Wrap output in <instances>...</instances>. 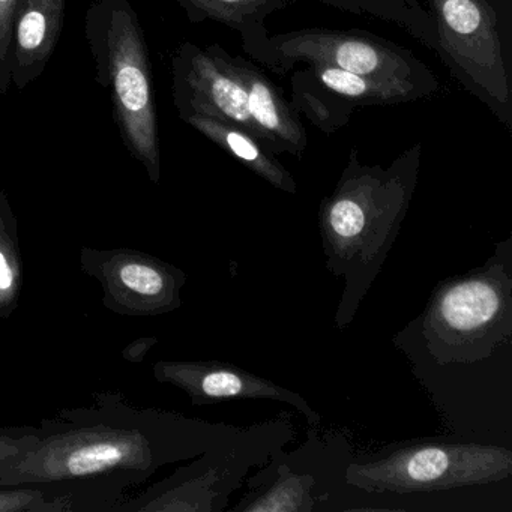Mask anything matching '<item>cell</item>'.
Returning a JSON list of instances; mask_svg holds the SVG:
<instances>
[{"label":"cell","instance_id":"cell-23","mask_svg":"<svg viewBox=\"0 0 512 512\" xmlns=\"http://www.w3.org/2000/svg\"><path fill=\"white\" fill-rule=\"evenodd\" d=\"M38 427H4L0 428V461L16 457L28 451L37 440Z\"/></svg>","mask_w":512,"mask_h":512},{"label":"cell","instance_id":"cell-12","mask_svg":"<svg viewBox=\"0 0 512 512\" xmlns=\"http://www.w3.org/2000/svg\"><path fill=\"white\" fill-rule=\"evenodd\" d=\"M217 50L224 64L244 86L251 119L266 148L275 155L302 157L308 146L307 131L290 101L284 100L280 89L253 62L230 55L218 44Z\"/></svg>","mask_w":512,"mask_h":512},{"label":"cell","instance_id":"cell-22","mask_svg":"<svg viewBox=\"0 0 512 512\" xmlns=\"http://www.w3.org/2000/svg\"><path fill=\"white\" fill-rule=\"evenodd\" d=\"M17 0H0V95L11 88V40Z\"/></svg>","mask_w":512,"mask_h":512},{"label":"cell","instance_id":"cell-6","mask_svg":"<svg viewBox=\"0 0 512 512\" xmlns=\"http://www.w3.org/2000/svg\"><path fill=\"white\" fill-rule=\"evenodd\" d=\"M290 424L268 422L238 430L179 467L172 476L157 482L133 499L122 500L115 512H217L226 506L230 493L239 487L254 464L266 460L275 446L287 442Z\"/></svg>","mask_w":512,"mask_h":512},{"label":"cell","instance_id":"cell-15","mask_svg":"<svg viewBox=\"0 0 512 512\" xmlns=\"http://www.w3.org/2000/svg\"><path fill=\"white\" fill-rule=\"evenodd\" d=\"M191 23L206 20L238 32L248 55L268 38L266 19L283 10L287 0H176Z\"/></svg>","mask_w":512,"mask_h":512},{"label":"cell","instance_id":"cell-1","mask_svg":"<svg viewBox=\"0 0 512 512\" xmlns=\"http://www.w3.org/2000/svg\"><path fill=\"white\" fill-rule=\"evenodd\" d=\"M28 451L0 461V487L40 485L80 491L106 512L161 467L197 458L238 428L158 409H140L122 392H97L88 406L41 419Z\"/></svg>","mask_w":512,"mask_h":512},{"label":"cell","instance_id":"cell-2","mask_svg":"<svg viewBox=\"0 0 512 512\" xmlns=\"http://www.w3.org/2000/svg\"><path fill=\"white\" fill-rule=\"evenodd\" d=\"M421 155L422 143H415L388 167L367 166L352 148L334 191L320 205L326 268L344 280L334 316L340 331L355 320L400 233L418 184Z\"/></svg>","mask_w":512,"mask_h":512},{"label":"cell","instance_id":"cell-13","mask_svg":"<svg viewBox=\"0 0 512 512\" xmlns=\"http://www.w3.org/2000/svg\"><path fill=\"white\" fill-rule=\"evenodd\" d=\"M67 0H17L11 40V86L43 76L64 31Z\"/></svg>","mask_w":512,"mask_h":512},{"label":"cell","instance_id":"cell-18","mask_svg":"<svg viewBox=\"0 0 512 512\" xmlns=\"http://www.w3.org/2000/svg\"><path fill=\"white\" fill-rule=\"evenodd\" d=\"M23 281L19 224L7 193L0 190V319L10 320L16 313Z\"/></svg>","mask_w":512,"mask_h":512},{"label":"cell","instance_id":"cell-3","mask_svg":"<svg viewBox=\"0 0 512 512\" xmlns=\"http://www.w3.org/2000/svg\"><path fill=\"white\" fill-rule=\"evenodd\" d=\"M85 38L119 136L152 184L161 181L160 131L148 41L130 0H94Z\"/></svg>","mask_w":512,"mask_h":512},{"label":"cell","instance_id":"cell-17","mask_svg":"<svg viewBox=\"0 0 512 512\" xmlns=\"http://www.w3.org/2000/svg\"><path fill=\"white\" fill-rule=\"evenodd\" d=\"M319 4L337 8L356 16L374 17L394 23L409 32L424 46L436 52V29L430 11L419 0H316Z\"/></svg>","mask_w":512,"mask_h":512},{"label":"cell","instance_id":"cell-7","mask_svg":"<svg viewBox=\"0 0 512 512\" xmlns=\"http://www.w3.org/2000/svg\"><path fill=\"white\" fill-rule=\"evenodd\" d=\"M512 475V452L475 442L412 443L350 464L347 484L368 493H430L485 485Z\"/></svg>","mask_w":512,"mask_h":512},{"label":"cell","instance_id":"cell-19","mask_svg":"<svg viewBox=\"0 0 512 512\" xmlns=\"http://www.w3.org/2000/svg\"><path fill=\"white\" fill-rule=\"evenodd\" d=\"M316 479L299 475L287 464L277 469L272 484L262 493L245 497L233 511L241 512H311L316 506L313 487Z\"/></svg>","mask_w":512,"mask_h":512},{"label":"cell","instance_id":"cell-21","mask_svg":"<svg viewBox=\"0 0 512 512\" xmlns=\"http://www.w3.org/2000/svg\"><path fill=\"white\" fill-rule=\"evenodd\" d=\"M290 104L298 115L307 116L314 127L328 136L347 125L353 113L338 100L337 95L314 82L307 70L293 74Z\"/></svg>","mask_w":512,"mask_h":512},{"label":"cell","instance_id":"cell-5","mask_svg":"<svg viewBox=\"0 0 512 512\" xmlns=\"http://www.w3.org/2000/svg\"><path fill=\"white\" fill-rule=\"evenodd\" d=\"M250 56L278 76L305 62L332 65L349 73L398 83L421 92L424 98L440 89L433 71L410 50L359 29L311 28L268 35Z\"/></svg>","mask_w":512,"mask_h":512},{"label":"cell","instance_id":"cell-11","mask_svg":"<svg viewBox=\"0 0 512 512\" xmlns=\"http://www.w3.org/2000/svg\"><path fill=\"white\" fill-rule=\"evenodd\" d=\"M152 373L157 382L184 391L194 406L227 400H274L295 407L311 425L322 421V416L298 392L226 362L158 361Z\"/></svg>","mask_w":512,"mask_h":512},{"label":"cell","instance_id":"cell-16","mask_svg":"<svg viewBox=\"0 0 512 512\" xmlns=\"http://www.w3.org/2000/svg\"><path fill=\"white\" fill-rule=\"evenodd\" d=\"M307 73L326 91L355 112L358 107L394 106L424 100L421 92L398 83L383 82L361 74L349 73L326 64H308Z\"/></svg>","mask_w":512,"mask_h":512},{"label":"cell","instance_id":"cell-9","mask_svg":"<svg viewBox=\"0 0 512 512\" xmlns=\"http://www.w3.org/2000/svg\"><path fill=\"white\" fill-rule=\"evenodd\" d=\"M83 274L103 290V305L127 317H155L181 308L187 274L178 266L136 248L83 247Z\"/></svg>","mask_w":512,"mask_h":512},{"label":"cell","instance_id":"cell-14","mask_svg":"<svg viewBox=\"0 0 512 512\" xmlns=\"http://www.w3.org/2000/svg\"><path fill=\"white\" fill-rule=\"evenodd\" d=\"M182 121L199 131L215 145L220 146L223 151L232 155L235 160L244 164L272 187L287 194H296L298 191V185L289 170L257 137L245 131L244 128L212 116L197 115V113L184 116Z\"/></svg>","mask_w":512,"mask_h":512},{"label":"cell","instance_id":"cell-8","mask_svg":"<svg viewBox=\"0 0 512 512\" xmlns=\"http://www.w3.org/2000/svg\"><path fill=\"white\" fill-rule=\"evenodd\" d=\"M436 53L452 76L511 124V89L496 11L488 0H428Z\"/></svg>","mask_w":512,"mask_h":512},{"label":"cell","instance_id":"cell-4","mask_svg":"<svg viewBox=\"0 0 512 512\" xmlns=\"http://www.w3.org/2000/svg\"><path fill=\"white\" fill-rule=\"evenodd\" d=\"M511 238L482 268L437 284L421 317L437 364H475L512 337Z\"/></svg>","mask_w":512,"mask_h":512},{"label":"cell","instance_id":"cell-20","mask_svg":"<svg viewBox=\"0 0 512 512\" xmlns=\"http://www.w3.org/2000/svg\"><path fill=\"white\" fill-rule=\"evenodd\" d=\"M0 512H104L89 494L40 485L0 487Z\"/></svg>","mask_w":512,"mask_h":512},{"label":"cell","instance_id":"cell-10","mask_svg":"<svg viewBox=\"0 0 512 512\" xmlns=\"http://www.w3.org/2000/svg\"><path fill=\"white\" fill-rule=\"evenodd\" d=\"M172 77L179 118L193 113L212 116L244 128L263 143L251 119L244 86L218 55L217 44L199 47L184 41L173 55Z\"/></svg>","mask_w":512,"mask_h":512}]
</instances>
